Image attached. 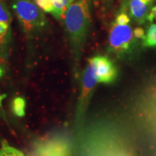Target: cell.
I'll return each mask as SVG.
<instances>
[{
	"mask_svg": "<svg viewBox=\"0 0 156 156\" xmlns=\"http://www.w3.org/2000/svg\"><path fill=\"white\" fill-rule=\"evenodd\" d=\"M64 20L74 52L80 53L86 40L90 21L88 0H77L72 3Z\"/></svg>",
	"mask_w": 156,
	"mask_h": 156,
	"instance_id": "1",
	"label": "cell"
},
{
	"mask_svg": "<svg viewBox=\"0 0 156 156\" xmlns=\"http://www.w3.org/2000/svg\"><path fill=\"white\" fill-rule=\"evenodd\" d=\"M12 8L26 36H33L47 23L43 12L30 0H14Z\"/></svg>",
	"mask_w": 156,
	"mask_h": 156,
	"instance_id": "2",
	"label": "cell"
},
{
	"mask_svg": "<svg viewBox=\"0 0 156 156\" xmlns=\"http://www.w3.org/2000/svg\"><path fill=\"white\" fill-rule=\"evenodd\" d=\"M108 41L109 51L122 56L131 50L135 40L129 25H119L114 23L111 28Z\"/></svg>",
	"mask_w": 156,
	"mask_h": 156,
	"instance_id": "3",
	"label": "cell"
},
{
	"mask_svg": "<svg viewBox=\"0 0 156 156\" xmlns=\"http://www.w3.org/2000/svg\"><path fill=\"white\" fill-rule=\"evenodd\" d=\"M31 156H73V154L66 140L54 138L36 142Z\"/></svg>",
	"mask_w": 156,
	"mask_h": 156,
	"instance_id": "4",
	"label": "cell"
},
{
	"mask_svg": "<svg viewBox=\"0 0 156 156\" xmlns=\"http://www.w3.org/2000/svg\"><path fill=\"white\" fill-rule=\"evenodd\" d=\"M98 83V79L96 75L95 64L93 58H91L88 60V65H87L83 77V90H82L79 111H78L79 115L83 114L85 111L87 103L89 100L90 95Z\"/></svg>",
	"mask_w": 156,
	"mask_h": 156,
	"instance_id": "5",
	"label": "cell"
},
{
	"mask_svg": "<svg viewBox=\"0 0 156 156\" xmlns=\"http://www.w3.org/2000/svg\"><path fill=\"white\" fill-rule=\"evenodd\" d=\"M95 64L98 83H112L117 77V69L113 62L106 56H97L93 57Z\"/></svg>",
	"mask_w": 156,
	"mask_h": 156,
	"instance_id": "6",
	"label": "cell"
},
{
	"mask_svg": "<svg viewBox=\"0 0 156 156\" xmlns=\"http://www.w3.org/2000/svg\"><path fill=\"white\" fill-rule=\"evenodd\" d=\"M148 6L140 0H130L129 10L130 15L134 20L142 24L147 20L148 15Z\"/></svg>",
	"mask_w": 156,
	"mask_h": 156,
	"instance_id": "7",
	"label": "cell"
},
{
	"mask_svg": "<svg viewBox=\"0 0 156 156\" xmlns=\"http://www.w3.org/2000/svg\"><path fill=\"white\" fill-rule=\"evenodd\" d=\"M53 1L54 10L52 15L58 20H63L65 17L67 9L72 5L74 0H52Z\"/></svg>",
	"mask_w": 156,
	"mask_h": 156,
	"instance_id": "8",
	"label": "cell"
},
{
	"mask_svg": "<svg viewBox=\"0 0 156 156\" xmlns=\"http://www.w3.org/2000/svg\"><path fill=\"white\" fill-rule=\"evenodd\" d=\"M142 40V45L145 47H156V24H152L149 27Z\"/></svg>",
	"mask_w": 156,
	"mask_h": 156,
	"instance_id": "9",
	"label": "cell"
},
{
	"mask_svg": "<svg viewBox=\"0 0 156 156\" xmlns=\"http://www.w3.org/2000/svg\"><path fill=\"white\" fill-rule=\"evenodd\" d=\"M0 156H25L22 152L16 148L11 147L6 140L2 142L0 148Z\"/></svg>",
	"mask_w": 156,
	"mask_h": 156,
	"instance_id": "10",
	"label": "cell"
},
{
	"mask_svg": "<svg viewBox=\"0 0 156 156\" xmlns=\"http://www.w3.org/2000/svg\"><path fill=\"white\" fill-rule=\"evenodd\" d=\"M12 112L17 116L23 117L25 114V101L22 98L17 97L13 100Z\"/></svg>",
	"mask_w": 156,
	"mask_h": 156,
	"instance_id": "11",
	"label": "cell"
},
{
	"mask_svg": "<svg viewBox=\"0 0 156 156\" xmlns=\"http://www.w3.org/2000/svg\"><path fill=\"white\" fill-rule=\"evenodd\" d=\"M37 5L40 7L42 10L46 12L53 13L54 7L52 0H36Z\"/></svg>",
	"mask_w": 156,
	"mask_h": 156,
	"instance_id": "12",
	"label": "cell"
},
{
	"mask_svg": "<svg viewBox=\"0 0 156 156\" xmlns=\"http://www.w3.org/2000/svg\"><path fill=\"white\" fill-rule=\"evenodd\" d=\"M0 21L9 24L11 21V15L7 7L0 2Z\"/></svg>",
	"mask_w": 156,
	"mask_h": 156,
	"instance_id": "13",
	"label": "cell"
},
{
	"mask_svg": "<svg viewBox=\"0 0 156 156\" xmlns=\"http://www.w3.org/2000/svg\"><path fill=\"white\" fill-rule=\"evenodd\" d=\"M9 25L8 23L0 21V45H2L5 42V37L9 30Z\"/></svg>",
	"mask_w": 156,
	"mask_h": 156,
	"instance_id": "14",
	"label": "cell"
},
{
	"mask_svg": "<svg viewBox=\"0 0 156 156\" xmlns=\"http://www.w3.org/2000/svg\"><path fill=\"white\" fill-rule=\"evenodd\" d=\"M130 22L129 17L126 13H121L116 17V20L114 23H117L119 25H128Z\"/></svg>",
	"mask_w": 156,
	"mask_h": 156,
	"instance_id": "15",
	"label": "cell"
},
{
	"mask_svg": "<svg viewBox=\"0 0 156 156\" xmlns=\"http://www.w3.org/2000/svg\"><path fill=\"white\" fill-rule=\"evenodd\" d=\"M133 34L134 38H142L143 39L144 37H145V30H144L143 28H136L133 30Z\"/></svg>",
	"mask_w": 156,
	"mask_h": 156,
	"instance_id": "16",
	"label": "cell"
},
{
	"mask_svg": "<svg viewBox=\"0 0 156 156\" xmlns=\"http://www.w3.org/2000/svg\"><path fill=\"white\" fill-rule=\"evenodd\" d=\"M147 20L151 23H153L154 20H156V6L152 7L151 10H150V12H148Z\"/></svg>",
	"mask_w": 156,
	"mask_h": 156,
	"instance_id": "17",
	"label": "cell"
},
{
	"mask_svg": "<svg viewBox=\"0 0 156 156\" xmlns=\"http://www.w3.org/2000/svg\"><path fill=\"white\" fill-rule=\"evenodd\" d=\"M140 1L142 2H143V3L146 4V5H150L151 4L152 2H153V0H140Z\"/></svg>",
	"mask_w": 156,
	"mask_h": 156,
	"instance_id": "18",
	"label": "cell"
},
{
	"mask_svg": "<svg viewBox=\"0 0 156 156\" xmlns=\"http://www.w3.org/2000/svg\"><path fill=\"white\" fill-rule=\"evenodd\" d=\"M7 95H0V106H2V101H3L4 98H5Z\"/></svg>",
	"mask_w": 156,
	"mask_h": 156,
	"instance_id": "19",
	"label": "cell"
},
{
	"mask_svg": "<svg viewBox=\"0 0 156 156\" xmlns=\"http://www.w3.org/2000/svg\"><path fill=\"white\" fill-rule=\"evenodd\" d=\"M3 74H4V70L2 69V68L0 67V77H2Z\"/></svg>",
	"mask_w": 156,
	"mask_h": 156,
	"instance_id": "20",
	"label": "cell"
}]
</instances>
